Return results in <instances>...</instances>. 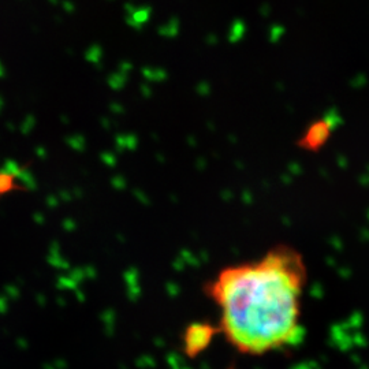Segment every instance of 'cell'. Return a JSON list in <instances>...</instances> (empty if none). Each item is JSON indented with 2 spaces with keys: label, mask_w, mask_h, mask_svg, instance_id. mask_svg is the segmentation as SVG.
<instances>
[{
  "label": "cell",
  "mask_w": 369,
  "mask_h": 369,
  "mask_svg": "<svg viewBox=\"0 0 369 369\" xmlns=\"http://www.w3.org/2000/svg\"><path fill=\"white\" fill-rule=\"evenodd\" d=\"M306 265L289 246L226 267L207 283L219 307V331L242 354L263 355L293 343L301 327Z\"/></svg>",
  "instance_id": "obj_1"
},
{
  "label": "cell",
  "mask_w": 369,
  "mask_h": 369,
  "mask_svg": "<svg viewBox=\"0 0 369 369\" xmlns=\"http://www.w3.org/2000/svg\"><path fill=\"white\" fill-rule=\"evenodd\" d=\"M220 334L219 327L208 322L190 323L182 334V350L189 358H196L212 345L215 336Z\"/></svg>",
  "instance_id": "obj_2"
},
{
  "label": "cell",
  "mask_w": 369,
  "mask_h": 369,
  "mask_svg": "<svg viewBox=\"0 0 369 369\" xmlns=\"http://www.w3.org/2000/svg\"><path fill=\"white\" fill-rule=\"evenodd\" d=\"M332 133V123L328 119H317L309 125L302 137L298 140V147L309 152L320 151L326 145Z\"/></svg>",
  "instance_id": "obj_3"
}]
</instances>
